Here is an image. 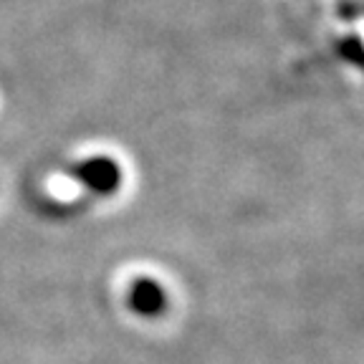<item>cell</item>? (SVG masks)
Masks as SVG:
<instances>
[{
    "mask_svg": "<svg viewBox=\"0 0 364 364\" xmlns=\"http://www.w3.org/2000/svg\"><path fill=\"white\" fill-rule=\"evenodd\" d=\"M68 172L76 177L79 185H84L94 195H112L122 185V167L117 165V159L107 157V154H94V157L79 159V162L71 165Z\"/></svg>",
    "mask_w": 364,
    "mask_h": 364,
    "instance_id": "obj_1",
    "label": "cell"
},
{
    "mask_svg": "<svg viewBox=\"0 0 364 364\" xmlns=\"http://www.w3.org/2000/svg\"><path fill=\"white\" fill-rule=\"evenodd\" d=\"M129 309L139 316H159L167 309V291L149 276L134 279L127 294Z\"/></svg>",
    "mask_w": 364,
    "mask_h": 364,
    "instance_id": "obj_2",
    "label": "cell"
}]
</instances>
